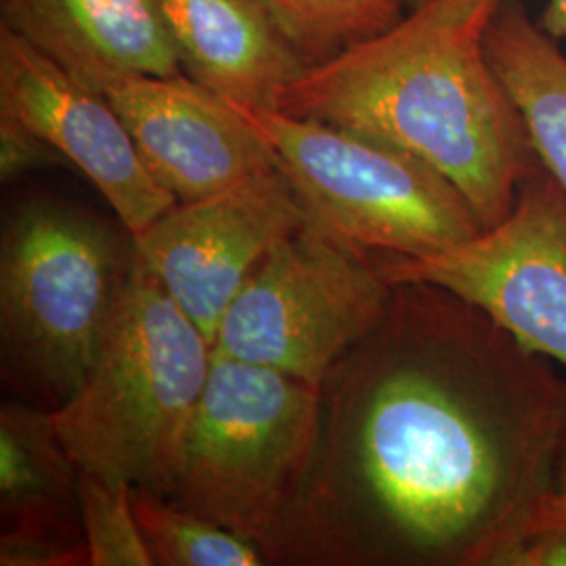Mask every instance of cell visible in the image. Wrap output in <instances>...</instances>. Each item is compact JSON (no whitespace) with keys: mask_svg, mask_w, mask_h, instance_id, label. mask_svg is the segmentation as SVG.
Returning a JSON list of instances; mask_svg holds the SVG:
<instances>
[{"mask_svg":"<svg viewBox=\"0 0 566 566\" xmlns=\"http://www.w3.org/2000/svg\"><path fill=\"white\" fill-rule=\"evenodd\" d=\"M552 491L560 497V502L566 506V424L565 434H563V443H560V451H558V462H556Z\"/></svg>","mask_w":566,"mask_h":566,"instance_id":"obj_23","label":"cell"},{"mask_svg":"<svg viewBox=\"0 0 566 566\" xmlns=\"http://www.w3.org/2000/svg\"><path fill=\"white\" fill-rule=\"evenodd\" d=\"M233 105L271 147L306 221L357 252L418 259L485 229L453 182L403 149L273 107Z\"/></svg>","mask_w":566,"mask_h":566,"instance_id":"obj_4","label":"cell"},{"mask_svg":"<svg viewBox=\"0 0 566 566\" xmlns=\"http://www.w3.org/2000/svg\"><path fill=\"white\" fill-rule=\"evenodd\" d=\"M317 437L319 386L214 355L170 491L259 544L301 485Z\"/></svg>","mask_w":566,"mask_h":566,"instance_id":"obj_5","label":"cell"},{"mask_svg":"<svg viewBox=\"0 0 566 566\" xmlns=\"http://www.w3.org/2000/svg\"><path fill=\"white\" fill-rule=\"evenodd\" d=\"M378 269L390 285L446 290L566 369V193L542 166L504 221L443 252L386 259Z\"/></svg>","mask_w":566,"mask_h":566,"instance_id":"obj_8","label":"cell"},{"mask_svg":"<svg viewBox=\"0 0 566 566\" xmlns=\"http://www.w3.org/2000/svg\"><path fill=\"white\" fill-rule=\"evenodd\" d=\"M67 164L60 151L39 133L18 120L15 116L0 112V179L15 181L28 172L44 170L49 166Z\"/></svg>","mask_w":566,"mask_h":566,"instance_id":"obj_21","label":"cell"},{"mask_svg":"<svg viewBox=\"0 0 566 566\" xmlns=\"http://www.w3.org/2000/svg\"><path fill=\"white\" fill-rule=\"evenodd\" d=\"M130 264L105 224L63 203H23L4 224L2 338L61 403L97 361Z\"/></svg>","mask_w":566,"mask_h":566,"instance_id":"obj_6","label":"cell"},{"mask_svg":"<svg viewBox=\"0 0 566 566\" xmlns=\"http://www.w3.org/2000/svg\"><path fill=\"white\" fill-rule=\"evenodd\" d=\"M53 518L15 521L0 539L2 566L88 565L86 542H70L60 535Z\"/></svg>","mask_w":566,"mask_h":566,"instance_id":"obj_20","label":"cell"},{"mask_svg":"<svg viewBox=\"0 0 566 566\" xmlns=\"http://www.w3.org/2000/svg\"><path fill=\"white\" fill-rule=\"evenodd\" d=\"M485 41L537 163L566 193L565 51L518 0H504L495 9Z\"/></svg>","mask_w":566,"mask_h":566,"instance_id":"obj_14","label":"cell"},{"mask_svg":"<svg viewBox=\"0 0 566 566\" xmlns=\"http://www.w3.org/2000/svg\"><path fill=\"white\" fill-rule=\"evenodd\" d=\"M401 7H416V4H420V2H424V0H397Z\"/></svg>","mask_w":566,"mask_h":566,"instance_id":"obj_24","label":"cell"},{"mask_svg":"<svg viewBox=\"0 0 566 566\" xmlns=\"http://www.w3.org/2000/svg\"><path fill=\"white\" fill-rule=\"evenodd\" d=\"M0 25L93 88L112 74H182L156 0H0Z\"/></svg>","mask_w":566,"mask_h":566,"instance_id":"obj_13","label":"cell"},{"mask_svg":"<svg viewBox=\"0 0 566 566\" xmlns=\"http://www.w3.org/2000/svg\"><path fill=\"white\" fill-rule=\"evenodd\" d=\"M390 296L378 264L304 221L227 308L212 353L319 386L346 350L374 334Z\"/></svg>","mask_w":566,"mask_h":566,"instance_id":"obj_7","label":"cell"},{"mask_svg":"<svg viewBox=\"0 0 566 566\" xmlns=\"http://www.w3.org/2000/svg\"><path fill=\"white\" fill-rule=\"evenodd\" d=\"M306 221L282 168L177 202L133 240V254L212 343L264 256Z\"/></svg>","mask_w":566,"mask_h":566,"instance_id":"obj_9","label":"cell"},{"mask_svg":"<svg viewBox=\"0 0 566 566\" xmlns=\"http://www.w3.org/2000/svg\"><path fill=\"white\" fill-rule=\"evenodd\" d=\"M212 359L202 329L133 254L97 361L53 411L74 464L170 493Z\"/></svg>","mask_w":566,"mask_h":566,"instance_id":"obj_3","label":"cell"},{"mask_svg":"<svg viewBox=\"0 0 566 566\" xmlns=\"http://www.w3.org/2000/svg\"><path fill=\"white\" fill-rule=\"evenodd\" d=\"M486 566H566V506L552 489L495 547Z\"/></svg>","mask_w":566,"mask_h":566,"instance_id":"obj_19","label":"cell"},{"mask_svg":"<svg viewBox=\"0 0 566 566\" xmlns=\"http://www.w3.org/2000/svg\"><path fill=\"white\" fill-rule=\"evenodd\" d=\"M0 112L39 133L78 168L135 238L177 200L143 163L114 105L57 61L0 25Z\"/></svg>","mask_w":566,"mask_h":566,"instance_id":"obj_10","label":"cell"},{"mask_svg":"<svg viewBox=\"0 0 566 566\" xmlns=\"http://www.w3.org/2000/svg\"><path fill=\"white\" fill-rule=\"evenodd\" d=\"M397 287L355 409L359 495L390 552L486 566L554 485L566 378L476 306Z\"/></svg>","mask_w":566,"mask_h":566,"instance_id":"obj_1","label":"cell"},{"mask_svg":"<svg viewBox=\"0 0 566 566\" xmlns=\"http://www.w3.org/2000/svg\"><path fill=\"white\" fill-rule=\"evenodd\" d=\"M502 2L424 0L385 32L306 67L273 109L403 149L453 182L493 227L539 168L486 53V28Z\"/></svg>","mask_w":566,"mask_h":566,"instance_id":"obj_2","label":"cell"},{"mask_svg":"<svg viewBox=\"0 0 566 566\" xmlns=\"http://www.w3.org/2000/svg\"><path fill=\"white\" fill-rule=\"evenodd\" d=\"M539 25L556 41L566 39V0H544Z\"/></svg>","mask_w":566,"mask_h":566,"instance_id":"obj_22","label":"cell"},{"mask_svg":"<svg viewBox=\"0 0 566 566\" xmlns=\"http://www.w3.org/2000/svg\"><path fill=\"white\" fill-rule=\"evenodd\" d=\"M76 500L81 506L88 565H154L135 516L130 483L78 470Z\"/></svg>","mask_w":566,"mask_h":566,"instance_id":"obj_18","label":"cell"},{"mask_svg":"<svg viewBox=\"0 0 566 566\" xmlns=\"http://www.w3.org/2000/svg\"><path fill=\"white\" fill-rule=\"evenodd\" d=\"M308 65L329 60L401 20L397 0H261Z\"/></svg>","mask_w":566,"mask_h":566,"instance_id":"obj_17","label":"cell"},{"mask_svg":"<svg viewBox=\"0 0 566 566\" xmlns=\"http://www.w3.org/2000/svg\"><path fill=\"white\" fill-rule=\"evenodd\" d=\"M133 507L154 565L254 566L256 544L202 514L164 502V495L133 486Z\"/></svg>","mask_w":566,"mask_h":566,"instance_id":"obj_16","label":"cell"},{"mask_svg":"<svg viewBox=\"0 0 566 566\" xmlns=\"http://www.w3.org/2000/svg\"><path fill=\"white\" fill-rule=\"evenodd\" d=\"M182 74L227 102L275 107L311 67L261 0H156Z\"/></svg>","mask_w":566,"mask_h":566,"instance_id":"obj_12","label":"cell"},{"mask_svg":"<svg viewBox=\"0 0 566 566\" xmlns=\"http://www.w3.org/2000/svg\"><path fill=\"white\" fill-rule=\"evenodd\" d=\"M78 489V465L61 443L53 411L0 409V497L15 521L53 518Z\"/></svg>","mask_w":566,"mask_h":566,"instance_id":"obj_15","label":"cell"},{"mask_svg":"<svg viewBox=\"0 0 566 566\" xmlns=\"http://www.w3.org/2000/svg\"><path fill=\"white\" fill-rule=\"evenodd\" d=\"M95 91L120 114L143 163L177 202L200 200L277 166L233 103L185 74H112Z\"/></svg>","mask_w":566,"mask_h":566,"instance_id":"obj_11","label":"cell"}]
</instances>
